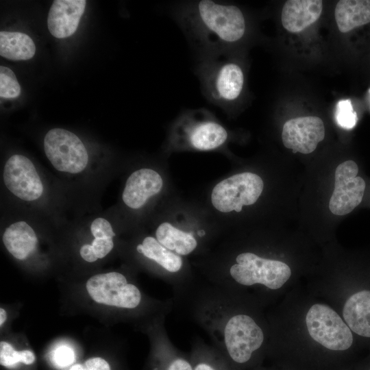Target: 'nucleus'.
Segmentation results:
<instances>
[{
  "mask_svg": "<svg viewBox=\"0 0 370 370\" xmlns=\"http://www.w3.org/2000/svg\"><path fill=\"white\" fill-rule=\"evenodd\" d=\"M182 303L234 370L251 365L271 339L262 307L206 282H195Z\"/></svg>",
  "mask_w": 370,
  "mask_h": 370,
  "instance_id": "f257e3e1",
  "label": "nucleus"
},
{
  "mask_svg": "<svg viewBox=\"0 0 370 370\" xmlns=\"http://www.w3.org/2000/svg\"><path fill=\"white\" fill-rule=\"evenodd\" d=\"M169 14L195 58L235 53L247 31L242 10L224 1H180L171 5Z\"/></svg>",
  "mask_w": 370,
  "mask_h": 370,
  "instance_id": "f03ea898",
  "label": "nucleus"
},
{
  "mask_svg": "<svg viewBox=\"0 0 370 370\" xmlns=\"http://www.w3.org/2000/svg\"><path fill=\"white\" fill-rule=\"evenodd\" d=\"M194 73L208 102L232 114L241 101L245 86L244 69L235 53L197 57Z\"/></svg>",
  "mask_w": 370,
  "mask_h": 370,
  "instance_id": "7ed1b4c3",
  "label": "nucleus"
},
{
  "mask_svg": "<svg viewBox=\"0 0 370 370\" xmlns=\"http://www.w3.org/2000/svg\"><path fill=\"white\" fill-rule=\"evenodd\" d=\"M230 137L229 131L208 110L186 109L173 123L169 144L171 147L209 151L223 148Z\"/></svg>",
  "mask_w": 370,
  "mask_h": 370,
  "instance_id": "20e7f679",
  "label": "nucleus"
},
{
  "mask_svg": "<svg viewBox=\"0 0 370 370\" xmlns=\"http://www.w3.org/2000/svg\"><path fill=\"white\" fill-rule=\"evenodd\" d=\"M301 328L304 338L329 351H345L353 344L352 330L335 308L325 302L312 301L304 308Z\"/></svg>",
  "mask_w": 370,
  "mask_h": 370,
  "instance_id": "39448f33",
  "label": "nucleus"
},
{
  "mask_svg": "<svg viewBox=\"0 0 370 370\" xmlns=\"http://www.w3.org/2000/svg\"><path fill=\"white\" fill-rule=\"evenodd\" d=\"M264 188L262 178L256 173L234 174L218 182L212 188L210 201L218 211L239 212L243 206L252 205L258 199Z\"/></svg>",
  "mask_w": 370,
  "mask_h": 370,
  "instance_id": "423d86ee",
  "label": "nucleus"
},
{
  "mask_svg": "<svg viewBox=\"0 0 370 370\" xmlns=\"http://www.w3.org/2000/svg\"><path fill=\"white\" fill-rule=\"evenodd\" d=\"M86 287L90 297L99 304L134 310L143 302L138 287L119 272L95 275L88 279Z\"/></svg>",
  "mask_w": 370,
  "mask_h": 370,
  "instance_id": "0eeeda50",
  "label": "nucleus"
},
{
  "mask_svg": "<svg viewBox=\"0 0 370 370\" xmlns=\"http://www.w3.org/2000/svg\"><path fill=\"white\" fill-rule=\"evenodd\" d=\"M44 149L51 164L60 172L79 173L88 163V154L82 141L65 129L50 130L44 138Z\"/></svg>",
  "mask_w": 370,
  "mask_h": 370,
  "instance_id": "6e6552de",
  "label": "nucleus"
},
{
  "mask_svg": "<svg viewBox=\"0 0 370 370\" xmlns=\"http://www.w3.org/2000/svg\"><path fill=\"white\" fill-rule=\"evenodd\" d=\"M358 167L353 160L340 164L335 171L334 189L329 202L330 211L336 215L352 212L361 202L366 184L357 176Z\"/></svg>",
  "mask_w": 370,
  "mask_h": 370,
  "instance_id": "1a4fd4ad",
  "label": "nucleus"
},
{
  "mask_svg": "<svg viewBox=\"0 0 370 370\" xmlns=\"http://www.w3.org/2000/svg\"><path fill=\"white\" fill-rule=\"evenodd\" d=\"M3 178L8 190L23 201H34L42 195L41 179L33 162L25 156L15 154L8 158Z\"/></svg>",
  "mask_w": 370,
  "mask_h": 370,
  "instance_id": "9d476101",
  "label": "nucleus"
},
{
  "mask_svg": "<svg viewBox=\"0 0 370 370\" xmlns=\"http://www.w3.org/2000/svg\"><path fill=\"white\" fill-rule=\"evenodd\" d=\"M325 137L323 121L317 116H308L287 121L282 129V140L285 147L293 152L304 154L315 150Z\"/></svg>",
  "mask_w": 370,
  "mask_h": 370,
  "instance_id": "9b49d317",
  "label": "nucleus"
},
{
  "mask_svg": "<svg viewBox=\"0 0 370 370\" xmlns=\"http://www.w3.org/2000/svg\"><path fill=\"white\" fill-rule=\"evenodd\" d=\"M165 317L155 321L151 370H193L190 354L178 350L169 338L164 327Z\"/></svg>",
  "mask_w": 370,
  "mask_h": 370,
  "instance_id": "f8f14e48",
  "label": "nucleus"
},
{
  "mask_svg": "<svg viewBox=\"0 0 370 370\" xmlns=\"http://www.w3.org/2000/svg\"><path fill=\"white\" fill-rule=\"evenodd\" d=\"M160 173L149 168L134 171L127 178L122 193L123 203L130 208L139 209L163 187Z\"/></svg>",
  "mask_w": 370,
  "mask_h": 370,
  "instance_id": "ddd939ff",
  "label": "nucleus"
},
{
  "mask_svg": "<svg viewBox=\"0 0 370 370\" xmlns=\"http://www.w3.org/2000/svg\"><path fill=\"white\" fill-rule=\"evenodd\" d=\"M86 5L85 0L54 1L47 17V26L51 34L58 38L73 35L77 30Z\"/></svg>",
  "mask_w": 370,
  "mask_h": 370,
  "instance_id": "4468645a",
  "label": "nucleus"
},
{
  "mask_svg": "<svg viewBox=\"0 0 370 370\" xmlns=\"http://www.w3.org/2000/svg\"><path fill=\"white\" fill-rule=\"evenodd\" d=\"M341 317L352 332L370 338V290H360L343 301Z\"/></svg>",
  "mask_w": 370,
  "mask_h": 370,
  "instance_id": "2eb2a0df",
  "label": "nucleus"
},
{
  "mask_svg": "<svg viewBox=\"0 0 370 370\" xmlns=\"http://www.w3.org/2000/svg\"><path fill=\"white\" fill-rule=\"evenodd\" d=\"M322 10L321 0H288L282 10V24L289 32H300L316 22Z\"/></svg>",
  "mask_w": 370,
  "mask_h": 370,
  "instance_id": "dca6fc26",
  "label": "nucleus"
},
{
  "mask_svg": "<svg viewBox=\"0 0 370 370\" xmlns=\"http://www.w3.org/2000/svg\"><path fill=\"white\" fill-rule=\"evenodd\" d=\"M3 243L10 254L18 260H25L36 249L38 238L33 228L25 221H17L4 231Z\"/></svg>",
  "mask_w": 370,
  "mask_h": 370,
  "instance_id": "f3484780",
  "label": "nucleus"
},
{
  "mask_svg": "<svg viewBox=\"0 0 370 370\" xmlns=\"http://www.w3.org/2000/svg\"><path fill=\"white\" fill-rule=\"evenodd\" d=\"M155 236L160 243L183 257L196 253L201 247L193 233L180 229L169 222L160 223L156 230Z\"/></svg>",
  "mask_w": 370,
  "mask_h": 370,
  "instance_id": "a211bd4d",
  "label": "nucleus"
},
{
  "mask_svg": "<svg viewBox=\"0 0 370 370\" xmlns=\"http://www.w3.org/2000/svg\"><path fill=\"white\" fill-rule=\"evenodd\" d=\"M94 240L91 244L84 245L79 250L82 258L93 262L107 256L114 247L113 237L115 233L110 223L106 219L98 217L90 225Z\"/></svg>",
  "mask_w": 370,
  "mask_h": 370,
  "instance_id": "6ab92c4d",
  "label": "nucleus"
},
{
  "mask_svg": "<svg viewBox=\"0 0 370 370\" xmlns=\"http://www.w3.org/2000/svg\"><path fill=\"white\" fill-rule=\"evenodd\" d=\"M338 30L347 33L370 23V0H341L334 10Z\"/></svg>",
  "mask_w": 370,
  "mask_h": 370,
  "instance_id": "aec40b11",
  "label": "nucleus"
},
{
  "mask_svg": "<svg viewBox=\"0 0 370 370\" xmlns=\"http://www.w3.org/2000/svg\"><path fill=\"white\" fill-rule=\"evenodd\" d=\"M36 46L26 34L19 32H0V55L11 60H27L35 54Z\"/></svg>",
  "mask_w": 370,
  "mask_h": 370,
  "instance_id": "412c9836",
  "label": "nucleus"
},
{
  "mask_svg": "<svg viewBox=\"0 0 370 370\" xmlns=\"http://www.w3.org/2000/svg\"><path fill=\"white\" fill-rule=\"evenodd\" d=\"M189 354L193 370H234L212 345L201 338L193 340Z\"/></svg>",
  "mask_w": 370,
  "mask_h": 370,
  "instance_id": "4be33fe9",
  "label": "nucleus"
},
{
  "mask_svg": "<svg viewBox=\"0 0 370 370\" xmlns=\"http://www.w3.org/2000/svg\"><path fill=\"white\" fill-rule=\"evenodd\" d=\"M36 357L30 350L16 351L8 343H0V364L5 367L15 365L18 362L25 365H32L34 362Z\"/></svg>",
  "mask_w": 370,
  "mask_h": 370,
  "instance_id": "5701e85b",
  "label": "nucleus"
},
{
  "mask_svg": "<svg viewBox=\"0 0 370 370\" xmlns=\"http://www.w3.org/2000/svg\"><path fill=\"white\" fill-rule=\"evenodd\" d=\"M21 94V87L14 72L9 68L0 66V96L14 99Z\"/></svg>",
  "mask_w": 370,
  "mask_h": 370,
  "instance_id": "b1692460",
  "label": "nucleus"
},
{
  "mask_svg": "<svg viewBox=\"0 0 370 370\" xmlns=\"http://www.w3.org/2000/svg\"><path fill=\"white\" fill-rule=\"evenodd\" d=\"M335 118L338 125L345 129H352L357 122V114L349 99L341 100L336 108Z\"/></svg>",
  "mask_w": 370,
  "mask_h": 370,
  "instance_id": "393cba45",
  "label": "nucleus"
},
{
  "mask_svg": "<svg viewBox=\"0 0 370 370\" xmlns=\"http://www.w3.org/2000/svg\"><path fill=\"white\" fill-rule=\"evenodd\" d=\"M75 352L67 345H60L52 353V361L58 367H66L75 360Z\"/></svg>",
  "mask_w": 370,
  "mask_h": 370,
  "instance_id": "a878e982",
  "label": "nucleus"
},
{
  "mask_svg": "<svg viewBox=\"0 0 370 370\" xmlns=\"http://www.w3.org/2000/svg\"><path fill=\"white\" fill-rule=\"evenodd\" d=\"M69 370H110V367L104 359L95 357L86 360L83 364L74 365Z\"/></svg>",
  "mask_w": 370,
  "mask_h": 370,
  "instance_id": "bb28decb",
  "label": "nucleus"
},
{
  "mask_svg": "<svg viewBox=\"0 0 370 370\" xmlns=\"http://www.w3.org/2000/svg\"><path fill=\"white\" fill-rule=\"evenodd\" d=\"M7 319L6 312L2 308H0V325L2 326Z\"/></svg>",
  "mask_w": 370,
  "mask_h": 370,
  "instance_id": "cd10ccee",
  "label": "nucleus"
},
{
  "mask_svg": "<svg viewBox=\"0 0 370 370\" xmlns=\"http://www.w3.org/2000/svg\"><path fill=\"white\" fill-rule=\"evenodd\" d=\"M369 92H370V90H369Z\"/></svg>",
  "mask_w": 370,
  "mask_h": 370,
  "instance_id": "c85d7f7f",
  "label": "nucleus"
}]
</instances>
